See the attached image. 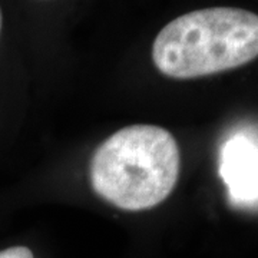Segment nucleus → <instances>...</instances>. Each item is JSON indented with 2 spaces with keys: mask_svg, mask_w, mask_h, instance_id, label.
Listing matches in <instances>:
<instances>
[{
  "mask_svg": "<svg viewBox=\"0 0 258 258\" xmlns=\"http://www.w3.org/2000/svg\"><path fill=\"white\" fill-rule=\"evenodd\" d=\"M231 200L254 203L258 200V148L244 135H235L225 142L220 165Z\"/></svg>",
  "mask_w": 258,
  "mask_h": 258,
  "instance_id": "7ed1b4c3",
  "label": "nucleus"
},
{
  "mask_svg": "<svg viewBox=\"0 0 258 258\" xmlns=\"http://www.w3.org/2000/svg\"><path fill=\"white\" fill-rule=\"evenodd\" d=\"M179 148L169 131L131 125L103 141L91 159V184L105 201L125 211L161 204L175 188Z\"/></svg>",
  "mask_w": 258,
  "mask_h": 258,
  "instance_id": "f257e3e1",
  "label": "nucleus"
},
{
  "mask_svg": "<svg viewBox=\"0 0 258 258\" xmlns=\"http://www.w3.org/2000/svg\"><path fill=\"white\" fill-rule=\"evenodd\" d=\"M258 56V15L230 6L195 10L161 29L152 59L161 74L197 79L247 64Z\"/></svg>",
  "mask_w": 258,
  "mask_h": 258,
  "instance_id": "f03ea898",
  "label": "nucleus"
},
{
  "mask_svg": "<svg viewBox=\"0 0 258 258\" xmlns=\"http://www.w3.org/2000/svg\"><path fill=\"white\" fill-rule=\"evenodd\" d=\"M0 258H33V252L28 247H10L0 251Z\"/></svg>",
  "mask_w": 258,
  "mask_h": 258,
  "instance_id": "20e7f679",
  "label": "nucleus"
},
{
  "mask_svg": "<svg viewBox=\"0 0 258 258\" xmlns=\"http://www.w3.org/2000/svg\"><path fill=\"white\" fill-rule=\"evenodd\" d=\"M2 28H3V13H2V8H0V36H2Z\"/></svg>",
  "mask_w": 258,
  "mask_h": 258,
  "instance_id": "39448f33",
  "label": "nucleus"
}]
</instances>
